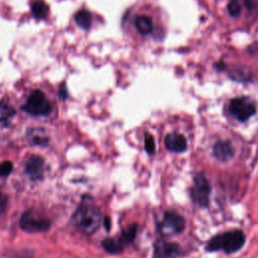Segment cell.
Instances as JSON below:
<instances>
[{
  "mask_svg": "<svg viewBox=\"0 0 258 258\" xmlns=\"http://www.w3.org/2000/svg\"><path fill=\"white\" fill-rule=\"evenodd\" d=\"M102 215L93 202L84 201L72 217V223L77 230L86 235L94 234L100 227Z\"/></svg>",
  "mask_w": 258,
  "mask_h": 258,
  "instance_id": "obj_1",
  "label": "cell"
},
{
  "mask_svg": "<svg viewBox=\"0 0 258 258\" xmlns=\"http://www.w3.org/2000/svg\"><path fill=\"white\" fill-rule=\"evenodd\" d=\"M245 243V235L242 231L235 230L222 234H218L213 237L208 245V251L223 250L226 253H233L238 251Z\"/></svg>",
  "mask_w": 258,
  "mask_h": 258,
  "instance_id": "obj_2",
  "label": "cell"
},
{
  "mask_svg": "<svg viewBox=\"0 0 258 258\" xmlns=\"http://www.w3.org/2000/svg\"><path fill=\"white\" fill-rule=\"evenodd\" d=\"M20 228L28 233L47 231L50 228V221L35 210L24 212L19 220Z\"/></svg>",
  "mask_w": 258,
  "mask_h": 258,
  "instance_id": "obj_3",
  "label": "cell"
},
{
  "mask_svg": "<svg viewBox=\"0 0 258 258\" xmlns=\"http://www.w3.org/2000/svg\"><path fill=\"white\" fill-rule=\"evenodd\" d=\"M22 110L33 116H46L50 114L52 106L43 92L35 90L28 96Z\"/></svg>",
  "mask_w": 258,
  "mask_h": 258,
  "instance_id": "obj_4",
  "label": "cell"
},
{
  "mask_svg": "<svg viewBox=\"0 0 258 258\" xmlns=\"http://www.w3.org/2000/svg\"><path fill=\"white\" fill-rule=\"evenodd\" d=\"M229 111L234 118L241 122H245L256 113V106L249 98L240 97L231 100Z\"/></svg>",
  "mask_w": 258,
  "mask_h": 258,
  "instance_id": "obj_5",
  "label": "cell"
},
{
  "mask_svg": "<svg viewBox=\"0 0 258 258\" xmlns=\"http://www.w3.org/2000/svg\"><path fill=\"white\" fill-rule=\"evenodd\" d=\"M211 192V185L209 180L203 173H199L195 176L194 186L191 189V198L196 204L202 207L209 205Z\"/></svg>",
  "mask_w": 258,
  "mask_h": 258,
  "instance_id": "obj_6",
  "label": "cell"
},
{
  "mask_svg": "<svg viewBox=\"0 0 258 258\" xmlns=\"http://www.w3.org/2000/svg\"><path fill=\"white\" fill-rule=\"evenodd\" d=\"M184 220L180 215L174 212H166L159 225V230L163 235H172L180 233L184 229Z\"/></svg>",
  "mask_w": 258,
  "mask_h": 258,
  "instance_id": "obj_7",
  "label": "cell"
},
{
  "mask_svg": "<svg viewBox=\"0 0 258 258\" xmlns=\"http://www.w3.org/2000/svg\"><path fill=\"white\" fill-rule=\"evenodd\" d=\"M181 253V248L175 243L157 241L154 245V258H177Z\"/></svg>",
  "mask_w": 258,
  "mask_h": 258,
  "instance_id": "obj_8",
  "label": "cell"
},
{
  "mask_svg": "<svg viewBox=\"0 0 258 258\" xmlns=\"http://www.w3.org/2000/svg\"><path fill=\"white\" fill-rule=\"evenodd\" d=\"M25 173L32 180L41 179L44 174V160L37 155H31L25 162Z\"/></svg>",
  "mask_w": 258,
  "mask_h": 258,
  "instance_id": "obj_9",
  "label": "cell"
},
{
  "mask_svg": "<svg viewBox=\"0 0 258 258\" xmlns=\"http://www.w3.org/2000/svg\"><path fill=\"white\" fill-rule=\"evenodd\" d=\"M165 147L173 152H183L187 148V143L183 135L177 133H171L165 136Z\"/></svg>",
  "mask_w": 258,
  "mask_h": 258,
  "instance_id": "obj_10",
  "label": "cell"
},
{
  "mask_svg": "<svg viewBox=\"0 0 258 258\" xmlns=\"http://www.w3.org/2000/svg\"><path fill=\"white\" fill-rule=\"evenodd\" d=\"M213 153L220 161H228L234 156V147L229 141H219L215 144Z\"/></svg>",
  "mask_w": 258,
  "mask_h": 258,
  "instance_id": "obj_11",
  "label": "cell"
},
{
  "mask_svg": "<svg viewBox=\"0 0 258 258\" xmlns=\"http://www.w3.org/2000/svg\"><path fill=\"white\" fill-rule=\"evenodd\" d=\"M28 140L35 145H46L49 141V138L45 134V131L41 128H30L27 130L26 134Z\"/></svg>",
  "mask_w": 258,
  "mask_h": 258,
  "instance_id": "obj_12",
  "label": "cell"
},
{
  "mask_svg": "<svg viewBox=\"0 0 258 258\" xmlns=\"http://www.w3.org/2000/svg\"><path fill=\"white\" fill-rule=\"evenodd\" d=\"M134 26L140 34L146 35L152 31L153 22L152 19L147 15H138L134 20Z\"/></svg>",
  "mask_w": 258,
  "mask_h": 258,
  "instance_id": "obj_13",
  "label": "cell"
},
{
  "mask_svg": "<svg viewBox=\"0 0 258 258\" xmlns=\"http://www.w3.org/2000/svg\"><path fill=\"white\" fill-rule=\"evenodd\" d=\"M102 246L110 254L120 253L125 248V245L122 243V241L119 239V237L104 239L102 242Z\"/></svg>",
  "mask_w": 258,
  "mask_h": 258,
  "instance_id": "obj_14",
  "label": "cell"
},
{
  "mask_svg": "<svg viewBox=\"0 0 258 258\" xmlns=\"http://www.w3.org/2000/svg\"><path fill=\"white\" fill-rule=\"evenodd\" d=\"M15 111L6 101L0 102V124L7 126L10 119L14 116Z\"/></svg>",
  "mask_w": 258,
  "mask_h": 258,
  "instance_id": "obj_15",
  "label": "cell"
},
{
  "mask_svg": "<svg viewBox=\"0 0 258 258\" xmlns=\"http://www.w3.org/2000/svg\"><path fill=\"white\" fill-rule=\"evenodd\" d=\"M31 12L37 19L45 18L48 14V6L42 0H35L31 5Z\"/></svg>",
  "mask_w": 258,
  "mask_h": 258,
  "instance_id": "obj_16",
  "label": "cell"
},
{
  "mask_svg": "<svg viewBox=\"0 0 258 258\" xmlns=\"http://www.w3.org/2000/svg\"><path fill=\"white\" fill-rule=\"evenodd\" d=\"M75 20H76L77 24L84 29H88L92 25V15L89 11L84 10V9H82L76 13Z\"/></svg>",
  "mask_w": 258,
  "mask_h": 258,
  "instance_id": "obj_17",
  "label": "cell"
},
{
  "mask_svg": "<svg viewBox=\"0 0 258 258\" xmlns=\"http://www.w3.org/2000/svg\"><path fill=\"white\" fill-rule=\"evenodd\" d=\"M136 233H137V226L136 225H131L128 229H126L122 234L121 236L119 237V239L122 241V243L125 245V247L130 244L135 236H136Z\"/></svg>",
  "mask_w": 258,
  "mask_h": 258,
  "instance_id": "obj_18",
  "label": "cell"
},
{
  "mask_svg": "<svg viewBox=\"0 0 258 258\" xmlns=\"http://www.w3.org/2000/svg\"><path fill=\"white\" fill-rule=\"evenodd\" d=\"M230 76L235 80L245 81V79L249 80V77L251 76V74L247 70L240 68V69H233L232 73H230Z\"/></svg>",
  "mask_w": 258,
  "mask_h": 258,
  "instance_id": "obj_19",
  "label": "cell"
},
{
  "mask_svg": "<svg viewBox=\"0 0 258 258\" xmlns=\"http://www.w3.org/2000/svg\"><path fill=\"white\" fill-rule=\"evenodd\" d=\"M241 5L237 1H231L228 5V12L232 17H238L241 14Z\"/></svg>",
  "mask_w": 258,
  "mask_h": 258,
  "instance_id": "obj_20",
  "label": "cell"
},
{
  "mask_svg": "<svg viewBox=\"0 0 258 258\" xmlns=\"http://www.w3.org/2000/svg\"><path fill=\"white\" fill-rule=\"evenodd\" d=\"M144 145H145V150L147 151V153L152 154L155 151V143H154V139L150 134H146L145 135V139H144Z\"/></svg>",
  "mask_w": 258,
  "mask_h": 258,
  "instance_id": "obj_21",
  "label": "cell"
},
{
  "mask_svg": "<svg viewBox=\"0 0 258 258\" xmlns=\"http://www.w3.org/2000/svg\"><path fill=\"white\" fill-rule=\"evenodd\" d=\"M12 168H13V164L9 160H6V161L0 163V173H1V176L5 177V176L9 175L10 172L12 171Z\"/></svg>",
  "mask_w": 258,
  "mask_h": 258,
  "instance_id": "obj_22",
  "label": "cell"
},
{
  "mask_svg": "<svg viewBox=\"0 0 258 258\" xmlns=\"http://www.w3.org/2000/svg\"><path fill=\"white\" fill-rule=\"evenodd\" d=\"M6 207H7V197L4 194L0 192V216L5 212Z\"/></svg>",
  "mask_w": 258,
  "mask_h": 258,
  "instance_id": "obj_23",
  "label": "cell"
},
{
  "mask_svg": "<svg viewBox=\"0 0 258 258\" xmlns=\"http://www.w3.org/2000/svg\"><path fill=\"white\" fill-rule=\"evenodd\" d=\"M58 93H59V97H60V98H67V96H68V94H67V89H66V87H64L63 85L59 87Z\"/></svg>",
  "mask_w": 258,
  "mask_h": 258,
  "instance_id": "obj_24",
  "label": "cell"
},
{
  "mask_svg": "<svg viewBox=\"0 0 258 258\" xmlns=\"http://www.w3.org/2000/svg\"><path fill=\"white\" fill-rule=\"evenodd\" d=\"M105 226L107 230H110V219L108 217L105 218Z\"/></svg>",
  "mask_w": 258,
  "mask_h": 258,
  "instance_id": "obj_25",
  "label": "cell"
},
{
  "mask_svg": "<svg viewBox=\"0 0 258 258\" xmlns=\"http://www.w3.org/2000/svg\"><path fill=\"white\" fill-rule=\"evenodd\" d=\"M0 177H2V176H1V173H0Z\"/></svg>",
  "mask_w": 258,
  "mask_h": 258,
  "instance_id": "obj_26",
  "label": "cell"
},
{
  "mask_svg": "<svg viewBox=\"0 0 258 258\" xmlns=\"http://www.w3.org/2000/svg\"><path fill=\"white\" fill-rule=\"evenodd\" d=\"M233 1H236V0H233Z\"/></svg>",
  "mask_w": 258,
  "mask_h": 258,
  "instance_id": "obj_27",
  "label": "cell"
}]
</instances>
